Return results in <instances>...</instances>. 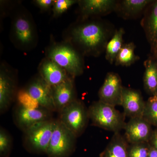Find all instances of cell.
<instances>
[{
    "instance_id": "cell-1",
    "label": "cell",
    "mask_w": 157,
    "mask_h": 157,
    "mask_svg": "<svg viewBox=\"0 0 157 157\" xmlns=\"http://www.w3.org/2000/svg\"><path fill=\"white\" fill-rule=\"evenodd\" d=\"M115 31L109 24L103 21H86L76 24L70 29L67 42L83 56L97 57L105 51Z\"/></svg>"
},
{
    "instance_id": "cell-2",
    "label": "cell",
    "mask_w": 157,
    "mask_h": 157,
    "mask_svg": "<svg viewBox=\"0 0 157 157\" xmlns=\"http://www.w3.org/2000/svg\"><path fill=\"white\" fill-rule=\"evenodd\" d=\"M46 55L72 77L80 76L83 73V56L69 42L53 44L47 48Z\"/></svg>"
},
{
    "instance_id": "cell-3",
    "label": "cell",
    "mask_w": 157,
    "mask_h": 157,
    "mask_svg": "<svg viewBox=\"0 0 157 157\" xmlns=\"http://www.w3.org/2000/svg\"><path fill=\"white\" fill-rule=\"evenodd\" d=\"M88 113L92 124L107 131L119 132L125 126L124 114H121L115 107L99 100L90 106Z\"/></svg>"
},
{
    "instance_id": "cell-4",
    "label": "cell",
    "mask_w": 157,
    "mask_h": 157,
    "mask_svg": "<svg viewBox=\"0 0 157 157\" xmlns=\"http://www.w3.org/2000/svg\"><path fill=\"white\" fill-rule=\"evenodd\" d=\"M59 120L78 137L83 133L89 119L88 109L79 100H74L59 112Z\"/></svg>"
},
{
    "instance_id": "cell-5",
    "label": "cell",
    "mask_w": 157,
    "mask_h": 157,
    "mask_svg": "<svg viewBox=\"0 0 157 157\" xmlns=\"http://www.w3.org/2000/svg\"><path fill=\"white\" fill-rule=\"evenodd\" d=\"M76 136L59 120H55L52 136L46 153L50 157H65L76 145Z\"/></svg>"
},
{
    "instance_id": "cell-6",
    "label": "cell",
    "mask_w": 157,
    "mask_h": 157,
    "mask_svg": "<svg viewBox=\"0 0 157 157\" xmlns=\"http://www.w3.org/2000/svg\"><path fill=\"white\" fill-rule=\"evenodd\" d=\"M55 124V120H49L36 124L25 131V146L33 151L46 153Z\"/></svg>"
},
{
    "instance_id": "cell-7",
    "label": "cell",
    "mask_w": 157,
    "mask_h": 157,
    "mask_svg": "<svg viewBox=\"0 0 157 157\" xmlns=\"http://www.w3.org/2000/svg\"><path fill=\"white\" fill-rule=\"evenodd\" d=\"M12 38L20 48L28 49L36 44L37 34L33 23L25 14L15 17L12 25Z\"/></svg>"
},
{
    "instance_id": "cell-8",
    "label": "cell",
    "mask_w": 157,
    "mask_h": 157,
    "mask_svg": "<svg viewBox=\"0 0 157 157\" xmlns=\"http://www.w3.org/2000/svg\"><path fill=\"white\" fill-rule=\"evenodd\" d=\"M25 90L39 107L51 112L56 111L53 103L52 86L40 75L30 82Z\"/></svg>"
},
{
    "instance_id": "cell-9",
    "label": "cell",
    "mask_w": 157,
    "mask_h": 157,
    "mask_svg": "<svg viewBox=\"0 0 157 157\" xmlns=\"http://www.w3.org/2000/svg\"><path fill=\"white\" fill-rule=\"evenodd\" d=\"M51 111L42 107H30L20 105L14 113L16 123L24 132L36 124L51 119Z\"/></svg>"
},
{
    "instance_id": "cell-10",
    "label": "cell",
    "mask_w": 157,
    "mask_h": 157,
    "mask_svg": "<svg viewBox=\"0 0 157 157\" xmlns=\"http://www.w3.org/2000/svg\"><path fill=\"white\" fill-rule=\"evenodd\" d=\"M123 88L118 74L114 72L107 73L99 90V101L113 107L121 105Z\"/></svg>"
},
{
    "instance_id": "cell-11",
    "label": "cell",
    "mask_w": 157,
    "mask_h": 157,
    "mask_svg": "<svg viewBox=\"0 0 157 157\" xmlns=\"http://www.w3.org/2000/svg\"><path fill=\"white\" fill-rule=\"evenodd\" d=\"M124 129L125 138L130 144L149 142L153 132L151 125L143 117L130 118Z\"/></svg>"
},
{
    "instance_id": "cell-12",
    "label": "cell",
    "mask_w": 157,
    "mask_h": 157,
    "mask_svg": "<svg viewBox=\"0 0 157 157\" xmlns=\"http://www.w3.org/2000/svg\"><path fill=\"white\" fill-rule=\"evenodd\" d=\"M121 105L124 115L130 118L143 117L145 102L139 91L123 86Z\"/></svg>"
},
{
    "instance_id": "cell-13",
    "label": "cell",
    "mask_w": 157,
    "mask_h": 157,
    "mask_svg": "<svg viewBox=\"0 0 157 157\" xmlns=\"http://www.w3.org/2000/svg\"><path fill=\"white\" fill-rule=\"evenodd\" d=\"M140 24L154 54L157 52V0H152L147 8Z\"/></svg>"
},
{
    "instance_id": "cell-14",
    "label": "cell",
    "mask_w": 157,
    "mask_h": 157,
    "mask_svg": "<svg viewBox=\"0 0 157 157\" xmlns=\"http://www.w3.org/2000/svg\"><path fill=\"white\" fill-rule=\"evenodd\" d=\"M74 78L70 76L59 84L52 86L54 104L56 111L59 112L76 100Z\"/></svg>"
},
{
    "instance_id": "cell-15",
    "label": "cell",
    "mask_w": 157,
    "mask_h": 157,
    "mask_svg": "<svg viewBox=\"0 0 157 157\" xmlns=\"http://www.w3.org/2000/svg\"><path fill=\"white\" fill-rule=\"evenodd\" d=\"M79 10L83 19L94 16L107 15L115 11L117 1L114 0L78 1Z\"/></svg>"
},
{
    "instance_id": "cell-16",
    "label": "cell",
    "mask_w": 157,
    "mask_h": 157,
    "mask_svg": "<svg viewBox=\"0 0 157 157\" xmlns=\"http://www.w3.org/2000/svg\"><path fill=\"white\" fill-rule=\"evenodd\" d=\"M39 70L40 76L51 86L59 84L71 76L64 69L47 57L40 63Z\"/></svg>"
},
{
    "instance_id": "cell-17",
    "label": "cell",
    "mask_w": 157,
    "mask_h": 157,
    "mask_svg": "<svg viewBox=\"0 0 157 157\" xmlns=\"http://www.w3.org/2000/svg\"><path fill=\"white\" fill-rule=\"evenodd\" d=\"M15 82L12 73L1 65L0 70V110L1 113L9 108L14 97Z\"/></svg>"
},
{
    "instance_id": "cell-18",
    "label": "cell",
    "mask_w": 157,
    "mask_h": 157,
    "mask_svg": "<svg viewBox=\"0 0 157 157\" xmlns=\"http://www.w3.org/2000/svg\"><path fill=\"white\" fill-rule=\"evenodd\" d=\"M152 0L117 1L115 11L125 19L135 18L144 13Z\"/></svg>"
},
{
    "instance_id": "cell-19",
    "label": "cell",
    "mask_w": 157,
    "mask_h": 157,
    "mask_svg": "<svg viewBox=\"0 0 157 157\" xmlns=\"http://www.w3.org/2000/svg\"><path fill=\"white\" fill-rule=\"evenodd\" d=\"M145 71L143 82L144 89L151 96L157 92V58L151 55L144 63Z\"/></svg>"
},
{
    "instance_id": "cell-20",
    "label": "cell",
    "mask_w": 157,
    "mask_h": 157,
    "mask_svg": "<svg viewBox=\"0 0 157 157\" xmlns=\"http://www.w3.org/2000/svg\"><path fill=\"white\" fill-rule=\"evenodd\" d=\"M128 142L119 132H115L100 157H128Z\"/></svg>"
},
{
    "instance_id": "cell-21",
    "label": "cell",
    "mask_w": 157,
    "mask_h": 157,
    "mask_svg": "<svg viewBox=\"0 0 157 157\" xmlns=\"http://www.w3.org/2000/svg\"><path fill=\"white\" fill-rule=\"evenodd\" d=\"M125 33L123 29L116 30L114 34L107 43L105 49V58L109 63H115L116 59L123 44V36Z\"/></svg>"
},
{
    "instance_id": "cell-22",
    "label": "cell",
    "mask_w": 157,
    "mask_h": 157,
    "mask_svg": "<svg viewBox=\"0 0 157 157\" xmlns=\"http://www.w3.org/2000/svg\"><path fill=\"white\" fill-rule=\"evenodd\" d=\"M135 45L133 42L124 44L116 59V66L129 67L139 59L135 55Z\"/></svg>"
},
{
    "instance_id": "cell-23",
    "label": "cell",
    "mask_w": 157,
    "mask_h": 157,
    "mask_svg": "<svg viewBox=\"0 0 157 157\" xmlns=\"http://www.w3.org/2000/svg\"><path fill=\"white\" fill-rule=\"evenodd\" d=\"M143 117L151 124L157 128V97L151 96L145 102Z\"/></svg>"
},
{
    "instance_id": "cell-24",
    "label": "cell",
    "mask_w": 157,
    "mask_h": 157,
    "mask_svg": "<svg viewBox=\"0 0 157 157\" xmlns=\"http://www.w3.org/2000/svg\"><path fill=\"white\" fill-rule=\"evenodd\" d=\"M150 148L149 142L132 144L128 149V157H147Z\"/></svg>"
},
{
    "instance_id": "cell-25",
    "label": "cell",
    "mask_w": 157,
    "mask_h": 157,
    "mask_svg": "<svg viewBox=\"0 0 157 157\" xmlns=\"http://www.w3.org/2000/svg\"><path fill=\"white\" fill-rule=\"evenodd\" d=\"M78 2L76 0H56L55 1L53 7V16L58 17L67 11L71 6Z\"/></svg>"
},
{
    "instance_id": "cell-26",
    "label": "cell",
    "mask_w": 157,
    "mask_h": 157,
    "mask_svg": "<svg viewBox=\"0 0 157 157\" xmlns=\"http://www.w3.org/2000/svg\"><path fill=\"white\" fill-rule=\"evenodd\" d=\"M11 138L8 132L2 128L0 130V154L4 156L8 154L11 149Z\"/></svg>"
},
{
    "instance_id": "cell-27",
    "label": "cell",
    "mask_w": 157,
    "mask_h": 157,
    "mask_svg": "<svg viewBox=\"0 0 157 157\" xmlns=\"http://www.w3.org/2000/svg\"><path fill=\"white\" fill-rule=\"evenodd\" d=\"M54 2V0H36L35 2L40 9L47 11L53 7Z\"/></svg>"
},
{
    "instance_id": "cell-28",
    "label": "cell",
    "mask_w": 157,
    "mask_h": 157,
    "mask_svg": "<svg viewBox=\"0 0 157 157\" xmlns=\"http://www.w3.org/2000/svg\"><path fill=\"white\" fill-rule=\"evenodd\" d=\"M149 143L151 146L157 150V128L153 131Z\"/></svg>"
},
{
    "instance_id": "cell-29",
    "label": "cell",
    "mask_w": 157,
    "mask_h": 157,
    "mask_svg": "<svg viewBox=\"0 0 157 157\" xmlns=\"http://www.w3.org/2000/svg\"><path fill=\"white\" fill-rule=\"evenodd\" d=\"M147 157H157V150L151 145Z\"/></svg>"
},
{
    "instance_id": "cell-30",
    "label": "cell",
    "mask_w": 157,
    "mask_h": 157,
    "mask_svg": "<svg viewBox=\"0 0 157 157\" xmlns=\"http://www.w3.org/2000/svg\"><path fill=\"white\" fill-rule=\"evenodd\" d=\"M153 56L157 58V52L155 53L154 54H151Z\"/></svg>"
},
{
    "instance_id": "cell-31",
    "label": "cell",
    "mask_w": 157,
    "mask_h": 157,
    "mask_svg": "<svg viewBox=\"0 0 157 157\" xmlns=\"http://www.w3.org/2000/svg\"><path fill=\"white\" fill-rule=\"evenodd\" d=\"M155 96H156V97H157V94H156V95Z\"/></svg>"
}]
</instances>
